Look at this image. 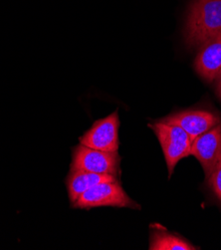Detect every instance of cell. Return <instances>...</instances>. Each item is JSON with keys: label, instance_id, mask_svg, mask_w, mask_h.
<instances>
[{"label": "cell", "instance_id": "obj_1", "mask_svg": "<svg viewBox=\"0 0 221 250\" xmlns=\"http://www.w3.org/2000/svg\"><path fill=\"white\" fill-rule=\"evenodd\" d=\"M221 33V0H193L185 25L189 45H203Z\"/></svg>", "mask_w": 221, "mask_h": 250}, {"label": "cell", "instance_id": "obj_2", "mask_svg": "<svg viewBox=\"0 0 221 250\" xmlns=\"http://www.w3.org/2000/svg\"><path fill=\"white\" fill-rule=\"evenodd\" d=\"M149 127L155 132L161 144L168 170V177L170 178L178 163L181 159L189 156L192 141L179 126L166 124L161 120L150 124Z\"/></svg>", "mask_w": 221, "mask_h": 250}, {"label": "cell", "instance_id": "obj_3", "mask_svg": "<svg viewBox=\"0 0 221 250\" xmlns=\"http://www.w3.org/2000/svg\"><path fill=\"white\" fill-rule=\"evenodd\" d=\"M72 207L82 209L100 207L141 209V206L127 194L119 181L96 185L85 191L75 203L72 204Z\"/></svg>", "mask_w": 221, "mask_h": 250}, {"label": "cell", "instance_id": "obj_4", "mask_svg": "<svg viewBox=\"0 0 221 250\" xmlns=\"http://www.w3.org/2000/svg\"><path fill=\"white\" fill-rule=\"evenodd\" d=\"M121 157L118 152L99 151L80 144L73 148L70 169L107 173L118 178Z\"/></svg>", "mask_w": 221, "mask_h": 250}, {"label": "cell", "instance_id": "obj_5", "mask_svg": "<svg viewBox=\"0 0 221 250\" xmlns=\"http://www.w3.org/2000/svg\"><path fill=\"white\" fill-rule=\"evenodd\" d=\"M120 118L118 111L104 119L96 121L93 126L79 139L81 145L104 152H118Z\"/></svg>", "mask_w": 221, "mask_h": 250}, {"label": "cell", "instance_id": "obj_6", "mask_svg": "<svg viewBox=\"0 0 221 250\" xmlns=\"http://www.w3.org/2000/svg\"><path fill=\"white\" fill-rule=\"evenodd\" d=\"M189 156H193L201 163L207 180L221 158L220 123L192 141Z\"/></svg>", "mask_w": 221, "mask_h": 250}, {"label": "cell", "instance_id": "obj_7", "mask_svg": "<svg viewBox=\"0 0 221 250\" xmlns=\"http://www.w3.org/2000/svg\"><path fill=\"white\" fill-rule=\"evenodd\" d=\"M166 124L176 125L181 128L193 141L219 124V119L214 114L202 110H187L171 114L161 120Z\"/></svg>", "mask_w": 221, "mask_h": 250}, {"label": "cell", "instance_id": "obj_8", "mask_svg": "<svg viewBox=\"0 0 221 250\" xmlns=\"http://www.w3.org/2000/svg\"><path fill=\"white\" fill-rule=\"evenodd\" d=\"M194 68L201 77L212 82L221 70V33L202 45L194 61Z\"/></svg>", "mask_w": 221, "mask_h": 250}, {"label": "cell", "instance_id": "obj_9", "mask_svg": "<svg viewBox=\"0 0 221 250\" xmlns=\"http://www.w3.org/2000/svg\"><path fill=\"white\" fill-rule=\"evenodd\" d=\"M119 181L117 177L107 173H95L84 170L70 169L66 179V187L71 204L77 199L88 189L98 184L105 182Z\"/></svg>", "mask_w": 221, "mask_h": 250}, {"label": "cell", "instance_id": "obj_10", "mask_svg": "<svg viewBox=\"0 0 221 250\" xmlns=\"http://www.w3.org/2000/svg\"><path fill=\"white\" fill-rule=\"evenodd\" d=\"M150 240V250H196L200 249L185 239L170 233L161 226H155Z\"/></svg>", "mask_w": 221, "mask_h": 250}, {"label": "cell", "instance_id": "obj_11", "mask_svg": "<svg viewBox=\"0 0 221 250\" xmlns=\"http://www.w3.org/2000/svg\"><path fill=\"white\" fill-rule=\"evenodd\" d=\"M208 185L217 196V198L221 202V158L216 164L213 171L211 172L210 177L207 179Z\"/></svg>", "mask_w": 221, "mask_h": 250}, {"label": "cell", "instance_id": "obj_12", "mask_svg": "<svg viewBox=\"0 0 221 250\" xmlns=\"http://www.w3.org/2000/svg\"><path fill=\"white\" fill-rule=\"evenodd\" d=\"M217 93L219 95V97L221 98V70L218 73V76H217Z\"/></svg>", "mask_w": 221, "mask_h": 250}]
</instances>
